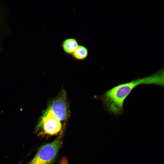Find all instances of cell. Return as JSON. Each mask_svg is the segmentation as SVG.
Listing matches in <instances>:
<instances>
[{
    "label": "cell",
    "instance_id": "6da1fadb",
    "mask_svg": "<svg viewBox=\"0 0 164 164\" xmlns=\"http://www.w3.org/2000/svg\"><path fill=\"white\" fill-rule=\"evenodd\" d=\"M143 84L163 87V68L150 76L115 86L106 91L100 97L101 99L110 113L115 115L121 114L123 111V104L126 98L135 87Z\"/></svg>",
    "mask_w": 164,
    "mask_h": 164
},
{
    "label": "cell",
    "instance_id": "7a4b0ae2",
    "mask_svg": "<svg viewBox=\"0 0 164 164\" xmlns=\"http://www.w3.org/2000/svg\"><path fill=\"white\" fill-rule=\"evenodd\" d=\"M61 131L53 142L42 146L33 159L27 164H51L54 160L62 142Z\"/></svg>",
    "mask_w": 164,
    "mask_h": 164
},
{
    "label": "cell",
    "instance_id": "3957f363",
    "mask_svg": "<svg viewBox=\"0 0 164 164\" xmlns=\"http://www.w3.org/2000/svg\"><path fill=\"white\" fill-rule=\"evenodd\" d=\"M46 108L50 110L60 121L66 120L69 116L70 111L66 91L62 89L56 97L49 102Z\"/></svg>",
    "mask_w": 164,
    "mask_h": 164
},
{
    "label": "cell",
    "instance_id": "277c9868",
    "mask_svg": "<svg viewBox=\"0 0 164 164\" xmlns=\"http://www.w3.org/2000/svg\"><path fill=\"white\" fill-rule=\"evenodd\" d=\"M38 127L42 129L45 134L53 135L61 131L62 125L61 121L46 108L40 118Z\"/></svg>",
    "mask_w": 164,
    "mask_h": 164
},
{
    "label": "cell",
    "instance_id": "5b68a950",
    "mask_svg": "<svg viewBox=\"0 0 164 164\" xmlns=\"http://www.w3.org/2000/svg\"><path fill=\"white\" fill-rule=\"evenodd\" d=\"M79 42L76 38L69 37L63 40L60 46L64 53L70 56L79 45Z\"/></svg>",
    "mask_w": 164,
    "mask_h": 164
},
{
    "label": "cell",
    "instance_id": "8992f818",
    "mask_svg": "<svg viewBox=\"0 0 164 164\" xmlns=\"http://www.w3.org/2000/svg\"><path fill=\"white\" fill-rule=\"evenodd\" d=\"M89 54L88 49L84 46L79 45L70 56L75 60L83 61L87 59Z\"/></svg>",
    "mask_w": 164,
    "mask_h": 164
},
{
    "label": "cell",
    "instance_id": "52a82bcc",
    "mask_svg": "<svg viewBox=\"0 0 164 164\" xmlns=\"http://www.w3.org/2000/svg\"><path fill=\"white\" fill-rule=\"evenodd\" d=\"M60 164H68V162L66 158H63L61 160Z\"/></svg>",
    "mask_w": 164,
    "mask_h": 164
}]
</instances>
